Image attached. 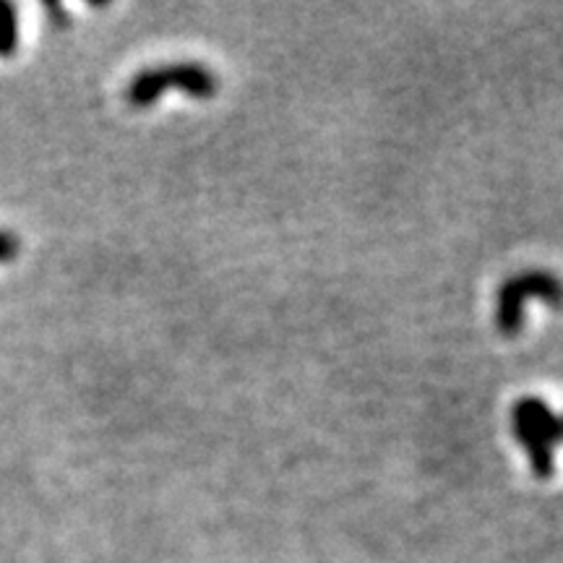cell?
Wrapping results in <instances>:
<instances>
[{
  "label": "cell",
  "mask_w": 563,
  "mask_h": 563,
  "mask_svg": "<svg viewBox=\"0 0 563 563\" xmlns=\"http://www.w3.org/2000/svg\"><path fill=\"white\" fill-rule=\"evenodd\" d=\"M220 89L217 74L201 63H167V66L144 68L136 74L125 89V100L133 108H150L159 100L165 91H183V95L196 97V100H207L214 97Z\"/></svg>",
  "instance_id": "cell-1"
},
{
  "label": "cell",
  "mask_w": 563,
  "mask_h": 563,
  "mask_svg": "<svg viewBox=\"0 0 563 563\" xmlns=\"http://www.w3.org/2000/svg\"><path fill=\"white\" fill-rule=\"evenodd\" d=\"M511 426L517 441L530 456L532 473L548 477L553 473V452L563 443V418L538 397H525L514 405Z\"/></svg>",
  "instance_id": "cell-2"
},
{
  "label": "cell",
  "mask_w": 563,
  "mask_h": 563,
  "mask_svg": "<svg viewBox=\"0 0 563 563\" xmlns=\"http://www.w3.org/2000/svg\"><path fill=\"white\" fill-rule=\"evenodd\" d=\"M530 300H540L551 308L563 306V282L551 272L530 269L506 279L496 295V327L504 334H519L525 327V308Z\"/></svg>",
  "instance_id": "cell-3"
},
{
  "label": "cell",
  "mask_w": 563,
  "mask_h": 563,
  "mask_svg": "<svg viewBox=\"0 0 563 563\" xmlns=\"http://www.w3.org/2000/svg\"><path fill=\"white\" fill-rule=\"evenodd\" d=\"M19 51V11L0 0V58H11Z\"/></svg>",
  "instance_id": "cell-4"
},
{
  "label": "cell",
  "mask_w": 563,
  "mask_h": 563,
  "mask_svg": "<svg viewBox=\"0 0 563 563\" xmlns=\"http://www.w3.org/2000/svg\"><path fill=\"white\" fill-rule=\"evenodd\" d=\"M19 256V241L11 232L0 230V264H11Z\"/></svg>",
  "instance_id": "cell-5"
},
{
  "label": "cell",
  "mask_w": 563,
  "mask_h": 563,
  "mask_svg": "<svg viewBox=\"0 0 563 563\" xmlns=\"http://www.w3.org/2000/svg\"><path fill=\"white\" fill-rule=\"evenodd\" d=\"M45 11H47V16H51V21H53L55 26H68L70 13L63 9L60 3H45Z\"/></svg>",
  "instance_id": "cell-6"
},
{
  "label": "cell",
  "mask_w": 563,
  "mask_h": 563,
  "mask_svg": "<svg viewBox=\"0 0 563 563\" xmlns=\"http://www.w3.org/2000/svg\"><path fill=\"white\" fill-rule=\"evenodd\" d=\"M561 418H563V415H561Z\"/></svg>",
  "instance_id": "cell-7"
}]
</instances>
